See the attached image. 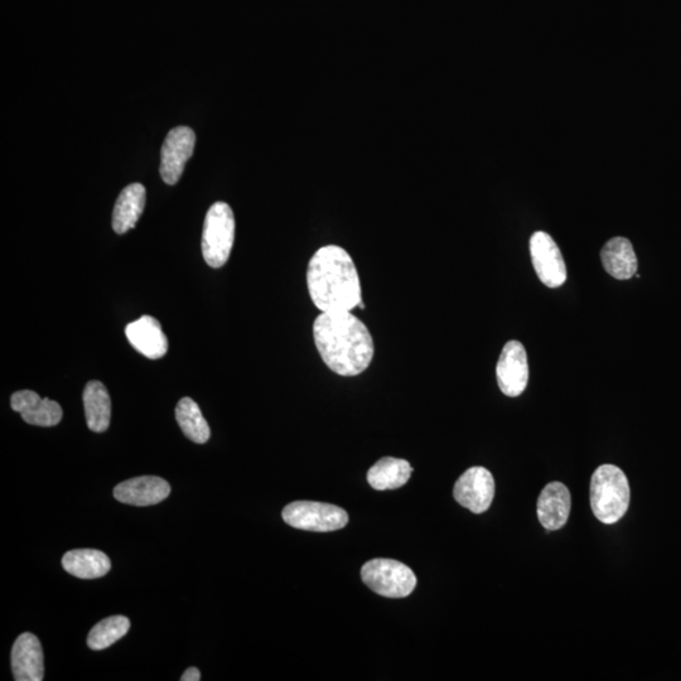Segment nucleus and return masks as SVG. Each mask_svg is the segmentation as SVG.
<instances>
[{"label": "nucleus", "instance_id": "1", "mask_svg": "<svg viewBox=\"0 0 681 681\" xmlns=\"http://www.w3.org/2000/svg\"><path fill=\"white\" fill-rule=\"evenodd\" d=\"M313 338L323 362L337 375H360L374 359L373 336L351 312H322L313 323Z\"/></svg>", "mask_w": 681, "mask_h": 681}, {"label": "nucleus", "instance_id": "2", "mask_svg": "<svg viewBox=\"0 0 681 681\" xmlns=\"http://www.w3.org/2000/svg\"><path fill=\"white\" fill-rule=\"evenodd\" d=\"M307 286L321 312H351L362 302L359 273L341 246L327 245L316 251L309 260Z\"/></svg>", "mask_w": 681, "mask_h": 681}, {"label": "nucleus", "instance_id": "3", "mask_svg": "<svg viewBox=\"0 0 681 681\" xmlns=\"http://www.w3.org/2000/svg\"><path fill=\"white\" fill-rule=\"evenodd\" d=\"M629 480L621 468L603 465L594 471L591 481L593 514L603 524H616L630 505Z\"/></svg>", "mask_w": 681, "mask_h": 681}, {"label": "nucleus", "instance_id": "4", "mask_svg": "<svg viewBox=\"0 0 681 681\" xmlns=\"http://www.w3.org/2000/svg\"><path fill=\"white\" fill-rule=\"evenodd\" d=\"M235 241V216L226 202H216L207 211L204 234H202V255L211 268L224 267L230 258Z\"/></svg>", "mask_w": 681, "mask_h": 681}, {"label": "nucleus", "instance_id": "5", "mask_svg": "<svg viewBox=\"0 0 681 681\" xmlns=\"http://www.w3.org/2000/svg\"><path fill=\"white\" fill-rule=\"evenodd\" d=\"M361 578L371 591L388 598L408 597L417 586L412 569L393 559L370 560L362 567Z\"/></svg>", "mask_w": 681, "mask_h": 681}, {"label": "nucleus", "instance_id": "6", "mask_svg": "<svg viewBox=\"0 0 681 681\" xmlns=\"http://www.w3.org/2000/svg\"><path fill=\"white\" fill-rule=\"evenodd\" d=\"M282 516L292 528L316 533L344 529L349 523V515L341 507L313 501L292 502L284 507Z\"/></svg>", "mask_w": 681, "mask_h": 681}, {"label": "nucleus", "instance_id": "7", "mask_svg": "<svg viewBox=\"0 0 681 681\" xmlns=\"http://www.w3.org/2000/svg\"><path fill=\"white\" fill-rule=\"evenodd\" d=\"M530 254L540 282L548 288L562 287L567 280V267L552 236L544 231H538L531 236Z\"/></svg>", "mask_w": 681, "mask_h": 681}, {"label": "nucleus", "instance_id": "8", "mask_svg": "<svg viewBox=\"0 0 681 681\" xmlns=\"http://www.w3.org/2000/svg\"><path fill=\"white\" fill-rule=\"evenodd\" d=\"M453 495L458 504L473 514H484L494 501V476L484 467H472L458 478Z\"/></svg>", "mask_w": 681, "mask_h": 681}, {"label": "nucleus", "instance_id": "9", "mask_svg": "<svg viewBox=\"0 0 681 681\" xmlns=\"http://www.w3.org/2000/svg\"><path fill=\"white\" fill-rule=\"evenodd\" d=\"M497 384L506 396L516 398L524 393L529 381L528 355L521 342H507L496 366Z\"/></svg>", "mask_w": 681, "mask_h": 681}, {"label": "nucleus", "instance_id": "10", "mask_svg": "<svg viewBox=\"0 0 681 681\" xmlns=\"http://www.w3.org/2000/svg\"><path fill=\"white\" fill-rule=\"evenodd\" d=\"M196 135L191 128L177 127L168 133L161 151V177L169 186L176 185L195 149Z\"/></svg>", "mask_w": 681, "mask_h": 681}, {"label": "nucleus", "instance_id": "11", "mask_svg": "<svg viewBox=\"0 0 681 681\" xmlns=\"http://www.w3.org/2000/svg\"><path fill=\"white\" fill-rule=\"evenodd\" d=\"M14 412L22 415L24 422L37 427H55L62 419L61 405L51 399H43L32 390L14 393L11 398Z\"/></svg>", "mask_w": 681, "mask_h": 681}, {"label": "nucleus", "instance_id": "12", "mask_svg": "<svg viewBox=\"0 0 681 681\" xmlns=\"http://www.w3.org/2000/svg\"><path fill=\"white\" fill-rule=\"evenodd\" d=\"M171 494V486L157 476L130 478L114 489V497L123 504L133 506L157 505Z\"/></svg>", "mask_w": 681, "mask_h": 681}, {"label": "nucleus", "instance_id": "13", "mask_svg": "<svg viewBox=\"0 0 681 681\" xmlns=\"http://www.w3.org/2000/svg\"><path fill=\"white\" fill-rule=\"evenodd\" d=\"M12 670L17 681H41L45 676V658L41 642L30 632L22 634L14 642Z\"/></svg>", "mask_w": 681, "mask_h": 681}, {"label": "nucleus", "instance_id": "14", "mask_svg": "<svg viewBox=\"0 0 681 681\" xmlns=\"http://www.w3.org/2000/svg\"><path fill=\"white\" fill-rule=\"evenodd\" d=\"M130 345L151 360L162 359L168 351L167 336L161 323L151 316L140 317L125 328Z\"/></svg>", "mask_w": 681, "mask_h": 681}, {"label": "nucleus", "instance_id": "15", "mask_svg": "<svg viewBox=\"0 0 681 681\" xmlns=\"http://www.w3.org/2000/svg\"><path fill=\"white\" fill-rule=\"evenodd\" d=\"M572 497L568 487L552 482L544 487L538 500V518L547 530H559L567 524L571 514Z\"/></svg>", "mask_w": 681, "mask_h": 681}, {"label": "nucleus", "instance_id": "16", "mask_svg": "<svg viewBox=\"0 0 681 681\" xmlns=\"http://www.w3.org/2000/svg\"><path fill=\"white\" fill-rule=\"evenodd\" d=\"M146 188L140 183H133L120 193L113 212V229L117 234L132 230L146 207Z\"/></svg>", "mask_w": 681, "mask_h": 681}, {"label": "nucleus", "instance_id": "17", "mask_svg": "<svg viewBox=\"0 0 681 681\" xmlns=\"http://www.w3.org/2000/svg\"><path fill=\"white\" fill-rule=\"evenodd\" d=\"M601 260L606 272L618 280H627L637 272V257L631 241L626 238H613L603 246Z\"/></svg>", "mask_w": 681, "mask_h": 681}, {"label": "nucleus", "instance_id": "18", "mask_svg": "<svg viewBox=\"0 0 681 681\" xmlns=\"http://www.w3.org/2000/svg\"><path fill=\"white\" fill-rule=\"evenodd\" d=\"M62 567L71 576L81 579H95L106 576L111 569V562L100 550L75 549L67 552L62 558Z\"/></svg>", "mask_w": 681, "mask_h": 681}, {"label": "nucleus", "instance_id": "19", "mask_svg": "<svg viewBox=\"0 0 681 681\" xmlns=\"http://www.w3.org/2000/svg\"><path fill=\"white\" fill-rule=\"evenodd\" d=\"M412 472L413 468L408 461L385 457L367 472V482L375 490H395L407 484Z\"/></svg>", "mask_w": 681, "mask_h": 681}, {"label": "nucleus", "instance_id": "20", "mask_svg": "<svg viewBox=\"0 0 681 681\" xmlns=\"http://www.w3.org/2000/svg\"><path fill=\"white\" fill-rule=\"evenodd\" d=\"M84 407L86 422L90 431L103 433L108 431L111 418V399L105 386L100 381H90L84 391Z\"/></svg>", "mask_w": 681, "mask_h": 681}, {"label": "nucleus", "instance_id": "21", "mask_svg": "<svg viewBox=\"0 0 681 681\" xmlns=\"http://www.w3.org/2000/svg\"><path fill=\"white\" fill-rule=\"evenodd\" d=\"M176 419L183 434L190 441L197 444L209 441L211 436L209 423L202 415L200 407L191 398H183L177 404Z\"/></svg>", "mask_w": 681, "mask_h": 681}, {"label": "nucleus", "instance_id": "22", "mask_svg": "<svg viewBox=\"0 0 681 681\" xmlns=\"http://www.w3.org/2000/svg\"><path fill=\"white\" fill-rule=\"evenodd\" d=\"M130 629V621L124 616H111L100 621L93 627L88 637V645L91 650L100 651L108 649L115 642L123 639Z\"/></svg>", "mask_w": 681, "mask_h": 681}, {"label": "nucleus", "instance_id": "23", "mask_svg": "<svg viewBox=\"0 0 681 681\" xmlns=\"http://www.w3.org/2000/svg\"><path fill=\"white\" fill-rule=\"evenodd\" d=\"M201 679V674L200 670L197 668H190L183 673L181 680L182 681H198Z\"/></svg>", "mask_w": 681, "mask_h": 681}]
</instances>
